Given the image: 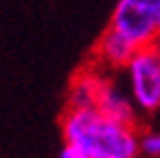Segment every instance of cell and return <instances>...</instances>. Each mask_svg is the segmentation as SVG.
Returning <instances> with one entry per match:
<instances>
[{
	"label": "cell",
	"mask_w": 160,
	"mask_h": 158,
	"mask_svg": "<svg viewBox=\"0 0 160 158\" xmlns=\"http://www.w3.org/2000/svg\"><path fill=\"white\" fill-rule=\"evenodd\" d=\"M65 143L82 149L87 158H138V131L136 125H127L105 116L96 107H80L62 118Z\"/></svg>",
	"instance_id": "6da1fadb"
},
{
	"label": "cell",
	"mask_w": 160,
	"mask_h": 158,
	"mask_svg": "<svg viewBox=\"0 0 160 158\" xmlns=\"http://www.w3.org/2000/svg\"><path fill=\"white\" fill-rule=\"evenodd\" d=\"M127 71V89L138 109V114L153 116L160 111V54L153 45L138 47L129 63Z\"/></svg>",
	"instance_id": "7a4b0ae2"
},
{
	"label": "cell",
	"mask_w": 160,
	"mask_h": 158,
	"mask_svg": "<svg viewBox=\"0 0 160 158\" xmlns=\"http://www.w3.org/2000/svg\"><path fill=\"white\" fill-rule=\"evenodd\" d=\"M156 5L158 0H118L111 13V25L136 47H147L156 40Z\"/></svg>",
	"instance_id": "3957f363"
},
{
	"label": "cell",
	"mask_w": 160,
	"mask_h": 158,
	"mask_svg": "<svg viewBox=\"0 0 160 158\" xmlns=\"http://www.w3.org/2000/svg\"><path fill=\"white\" fill-rule=\"evenodd\" d=\"M98 111H102L105 116L113 118V120L127 123V125H136L138 123V109L129 96V89L122 87L116 78H107L102 76L98 96H96V105Z\"/></svg>",
	"instance_id": "277c9868"
},
{
	"label": "cell",
	"mask_w": 160,
	"mask_h": 158,
	"mask_svg": "<svg viewBox=\"0 0 160 158\" xmlns=\"http://www.w3.org/2000/svg\"><path fill=\"white\" fill-rule=\"evenodd\" d=\"M138 47L127 40V38L116 31L113 27H109L102 38H100V43H98V56H100V60H102L107 67H116V69H125V65L129 63V58L133 56Z\"/></svg>",
	"instance_id": "5b68a950"
},
{
	"label": "cell",
	"mask_w": 160,
	"mask_h": 158,
	"mask_svg": "<svg viewBox=\"0 0 160 158\" xmlns=\"http://www.w3.org/2000/svg\"><path fill=\"white\" fill-rule=\"evenodd\" d=\"M100 83H102V76L100 74H80L76 76V80L71 85V94H69V107L80 109V107H93L96 105V96L100 89Z\"/></svg>",
	"instance_id": "8992f818"
},
{
	"label": "cell",
	"mask_w": 160,
	"mask_h": 158,
	"mask_svg": "<svg viewBox=\"0 0 160 158\" xmlns=\"http://www.w3.org/2000/svg\"><path fill=\"white\" fill-rule=\"evenodd\" d=\"M138 151L147 158H160V127H149L138 134Z\"/></svg>",
	"instance_id": "52a82bcc"
},
{
	"label": "cell",
	"mask_w": 160,
	"mask_h": 158,
	"mask_svg": "<svg viewBox=\"0 0 160 158\" xmlns=\"http://www.w3.org/2000/svg\"><path fill=\"white\" fill-rule=\"evenodd\" d=\"M58 158H87V154H85L82 149H78L76 145H69V143H65V147L60 149Z\"/></svg>",
	"instance_id": "ba28073f"
},
{
	"label": "cell",
	"mask_w": 160,
	"mask_h": 158,
	"mask_svg": "<svg viewBox=\"0 0 160 158\" xmlns=\"http://www.w3.org/2000/svg\"><path fill=\"white\" fill-rule=\"evenodd\" d=\"M156 27H158V33H160V0L156 5Z\"/></svg>",
	"instance_id": "9c48e42d"
},
{
	"label": "cell",
	"mask_w": 160,
	"mask_h": 158,
	"mask_svg": "<svg viewBox=\"0 0 160 158\" xmlns=\"http://www.w3.org/2000/svg\"><path fill=\"white\" fill-rule=\"evenodd\" d=\"M151 45H153V47H156V49H158V54H160V33H158V36H156V40H153V43H151Z\"/></svg>",
	"instance_id": "30bf717a"
}]
</instances>
